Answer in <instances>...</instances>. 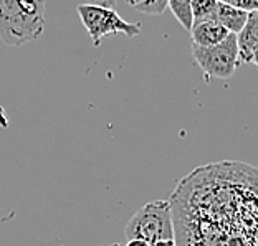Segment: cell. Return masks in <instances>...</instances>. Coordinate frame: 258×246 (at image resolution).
<instances>
[{
    "instance_id": "6da1fadb",
    "label": "cell",
    "mask_w": 258,
    "mask_h": 246,
    "mask_svg": "<svg viewBox=\"0 0 258 246\" xmlns=\"http://www.w3.org/2000/svg\"><path fill=\"white\" fill-rule=\"evenodd\" d=\"M169 202L175 246H258V167L251 163L196 167Z\"/></svg>"
},
{
    "instance_id": "7a4b0ae2",
    "label": "cell",
    "mask_w": 258,
    "mask_h": 246,
    "mask_svg": "<svg viewBox=\"0 0 258 246\" xmlns=\"http://www.w3.org/2000/svg\"><path fill=\"white\" fill-rule=\"evenodd\" d=\"M45 30V0H0V40L22 46Z\"/></svg>"
},
{
    "instance_id": "3957f363",
    "label": "cell",
    "mask_w": 258,
    "mask_h": 246,
    "mask_svg": "<svg viewBox=\"0 0 258 246\" xmlns=\"http://www.w3.org/2000/svg\"><path fill=\"white\" fill-rule=\"evenodd\" d=\"M124 236L126 239H144L152 246L161 239L174 238L171 202L154 200L141 207L126 223Z\"/></svg>"
},
{
    "instance_id": "277c9868",
    "label": "cell",
    "mask_w": 258,
    "mask_h": 246,
    "mask_svg": "<svg viewBox=\"0 0 258 246\" xmlns=\"http://www.w3.org/2000/svg\"><path fill=\"white\" fill-rule=\"evenodd\" d=\"M76 10H78L81 23L91 37V42L95 46L101 45L103 38L109 37V35L122 33L133 38L138 37L143 30L139 23L126 22L114 9L101 7V5L95 4H81L76 7Z\"/></svg>"
},
{
    "instance_id": "5b68a950",
    "label": "cell",
    "mask_w": 258,
    "mask_h": 246,
    "mask_svg": "<svg viewBox=\"0 0 258 246\" xmlns=\"http://www.w3.org/2000/svg\"><path fill=\"white\" fill-rule=\"evenodd\" d=\"M192 56L205 74L217 79L232 78L242 63L235 33H230L224 42L212 46L192 45Z\"/></svg>"
},
{
    "instance_id": "8992f818",
    "label": "cell",
    "mask_w": 258,
    "mask_h": 246,
    "mask_svg": "<svg viewBox=\"0 0 258 246\" xmlns=\"http://www.w3.org/2000/svg\"><path fill=\"white\" fill-rule=\"evenodd\" d=\"M230 35L224 25H220L217 20H204L194 23L190 28L192 43L199 46H212L217 45Z\"/></svg>"
},
{
    "instance_id": "52a82bcc",
    "label": "cell",
    "mask_w": 258,
    "mask_h": 246,
    "mask_svg": "<svg viewBox=\"0 0 258 246\" xmlns=\"http://www.w3.org/2000/svg\"><path fill=\"white\" fill-rule=\"evenodd\" d=\"M238 55L242 63H250L253 50L258 46V15L255 12L248 14V20L245 27L237 33Z\"/></svg>"
},
{
    "instance_id": "ba28073f",
    "label": "cell",
    "mask_w": 258,
    "mask_h": 246,
    "mask_svg": "<svg viewBox=\"0 0 258 246\" xmlns=\"http://www.w3.org/2000/svg\"><path fill=\"white\" fill-rule=\"evenodd\" d=\"M214 20H217L220 25H224L230 33H238L245 27L248 20V12L238 10L232 5H227L224 2H219L214 15Z\"/></svg>"
},
{
    "instance_id": "9c48e42d",
    "label": "cell",
    "mask_w": 258,
    "mask_h": 246,
    "mask_svg": "<svg viewBox=\"0 0 258 246\" xmlns=\"http://www.w3.org/2000/svg\"><path fill=\"white\" fill-rule=\"evenodd\" d=\"M167 7L171 9L172 15L184 27V30L190 32L194 25L192 17V0H167Z\"/></svg>"
},
{
    "instance_id": "30bf717a",
    "label": "cell",
    "mask_w": 258,
    "mask_h": 246,
    "mask_svg": "<svg viewBox=\"0 0 258 246\" xmlns=\"http://www.w3.org/2000/svg\"><path fill=\"white\" fill-rule=\"evenodd\" d=\"M219 0H192V17L194 23L204 20H214Z\"/></svg>"
},
{
    "instance_id": "8fae6325",
    "label": "cell",
    "mask_w": 258,
    "mask_h": 246,
    "mask_svg": "<svg viewBox=\"0 0 258 246\" xmlns=\"http://www.w3.org/2000/svg\"><path fill=\"white\" fill-rule=\"evenodd\" d=\"M134 9L146 15H162L167 9V0H143Z\"/></svg>"
},
{
    "instance_id": "7c38bea8",
    "label": "cell",
    "mask_w": 258,
    "mask_h": 246,
    "mask_svg": "<svg viewBox=\"0 0 258 246\" xmlns=\"http://www.w3.org/2000/svg\"><path fill=\"white\" fill-rule=\"evenodd\" d=\"M219 2H224L227 5H232L238 10H243V12H251L258 10V0H219Z\"/></svg>"
},
{
    "instance_id": "4fadbf2b",
    "label": "cell",
    "mask_w": 258,
    "mask_h": 246,
    "mask_svg": "<svg viewBox=\"0 0 258 246\" xmlns=\"http://www.w3.org/2000/svg\"><path fill=\"white\" fill-rule=\"evenodd\" d=\"M88 4H95V5H101V7L114 9L116 0H88Z\"/></svg>"
},
{
    "instance_id": "5bb4252c",
    "label": "cell",
    "mask_w": 258,
    "mask_h": 246,
    "mask_svg": "<svg viewBox=\"0 0 258 246\" xmlns=\"http://www.w3.org/2000/svg\"><path fill=\"white\" fill-rule=\"evenodd\" d=\"M124 246H152V244L148 243V241H144V239L133 238V239H127V243Z\"/></svg>"
},
{
    "instance_id": "9a60e30c",
    "label": "cell",
    "mask_w": 258,
    "mask_h": 246,
    "mask_svg": "<svg viewBox=\"0 0 258 246\" xmlns=\"http://www.w3.org/2000/svg\"><path fill=\"white\" fill-rule=\"evenodd\" d=\"M250 63H253L255 66H258V46L253 50V55H251V60H250Z\"/></svg>"
},
{
    "instance_id": "2e32d148",
    "label": "cell",
    "mask_w": 258,
    "mask_h": 246,
    "mask_svg": "<svg viewBox=\"0 0 258 246\" xmlns=\"http://www.w3.org/2000/svg\"><path fill=\"white\" fill-rule=\"evenodd\" d=\"M126 2H127L129 5H133V7H136V5L143 2V0H126Z\"/></svg>"
},
{
    "instance_id": "e0dca14e",
    "label": "cell",
    "mask_w": 258,
    "mask_h": 246,
    "mask_svg": "<svg viewBox=\"0 0 258 246\" xmlns=\"http://www.w3.org/2000/svg\"><path fill=\"white\" fill-rule=\"evenodd\" d=\"M108 246H124V244H121V243H113V244H108Z\"/></svg>"
},
{
    "instance_id": "ac0fdd59",
    "label": "cell",
    "mask_w": 258,
    "mask_h": 246,
    "mask_svg": "<svg viewBox=\"0 0 258 246\" xmlns=\"http://www.w3.org/2000/svg\"><path fill=\"white\" fill-rule=\"evenodd\" d=\"M255 14H256V15H258V10H255Z\"/></svg>"
}]
</instances>
